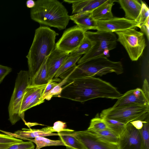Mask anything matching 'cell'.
<instances>
[{
	"label": "cell",
	"mask_w": 149,
	"mask_h": 149,
	"mask_svg": "<svg viewBox=\"0 0 149 149\" xmlns=\"http://www.w3.org/2000/svg\"><path fill=\"white\" fill-rule=\"evenodd\" d=\"M66 149H72L69 148H66Z\"/></svg>",
	"instance_id": "obj_42"
},
{
	"label": "cell",
	"mask_w": 149,
	"mask_h": 149,
	"mask_svg": "<svg viewBox=\"0 0 149 149\" xmlns=\"http://www.w3.org/2000/svg\"><path fill=\"white\" fill-rule=\"evenodd\" d=\"M61 80L58 78H54L50 81L47 85V86L44 90L43 95L46 93L53 89L58 84L57 83L59 81Z\"/></svg>",
	"instance_id": "obj_36"
},
{
	"label": "cell",
	"mask_w": 149,
	"mask_h": 149,
	"mask_svg": "<svg viewBox=\"0 0 149 149\" xmlns=\"http://www.w3.org/2000/svg\"><path fill=\"white\" fill-rule=\"evenodd\" d=\"M71 134L86 149H118L117 144L102 141L94 133L87 130L71 132Z\"/></svg>",
	"instance_id": "obj_10"
},
{
	"label": "cell",
	"mask_w": 149,
	"mask_h": 149,
	"mask_svg": "<svg viewBox=\"0 0 149 149\" xmlns=\"http://www.w3.org/2000/svg\"><path fill=\"white\" fill-rule=\"evenodd\" d=\"M141 10L138 21V27L144 23L149 18V9L147 5L142 1H141Z\"/></svg>",
	"instance_id": "obj_33"
},
{
	"label": "cell",
	"mask_w": 149,
	"mask_h": 149,
	"mask_svg": "<svg viewBox=\"0 0 149 149\" xmlns=\"http://www.w3.org/2000/svg\"><path fill=\"white\" fill-rule=\"evenodd\" d=\"M72 130L60 132L58 136L60 140L65 144L66 148L72 149H86L83 145L71 134V132H74Z\"/></svg>",
	"instance_id": "obj_20"
},
{
	"label": "cell",
	"mask_w": 149,
	"mask_h": 149,
	"mask_svg": "<svg viewBox=\"0 0 149 149\" xmlns=\"http://www.w3.org/2000/svg\"><path fill=\"white\" fill-rule=\"evenodd\" d=\"M109 129L120 136L125 131L126 124L115 120L104 118Z\"/></svg>",
	"instance_id": "obj_27"
},
{
	"label": "cell",
	"mask_w": 149,
	"mask_h": 149,
	"mask_svg": "<svg viewBox=\"0 0 149 149\" xmlns=\"http://www.w3.org/2000/svg\"><path fill=\"white\" fill-rule=\"evenodd\" d=\"M115 33L118 36L117 41L124 47L131 60H138L146 46L144 34L135 28Z\"/></svg>",
	"instance_id": "obj_6"
},
{
	"label": "cell",
	"mask_w": 149,
	"mask_h": 149,
	"mask_svg": "<svg viewBox=\"0 0 149 149\" xmlns=\"http://www.w3.org/2000/svg\"><path fill=\"white\" fill-rule=\"evenodd\" d=\"M47 58L36 72L29 85L40 86L47 84L49 82L46 67Z\"/></svg>",
	"instance_id": "obj_22"
},
{
	"label": "cell",
	"mask_w": 149,
	"mask_h": 149,
	"mask_svg": "<svg viewBox=\"0 0 149 149\" xmlns=\"http://www.w3.org/2000/svg\"><path fill=\"white\" fill-rule=\"evenodd\" d=\"M140 28L142 32L144 33L146 35L148 40H149V18L144 23L139 26L138 27Z\"/></svg>",
	"instance_id": "obj_38"
},
{
	"label": "cell",
	"mask_w": 149,
	"mask_h": 149,
	"mask_svg": "<svg viewBox=\"0 0 149 149\" xmlns=\"http://www.w3.org/2000/svg\"><path fill=\"white\" fill-rule=\"evenodd\" d=\"M135 104L149 105V100L140 88L130 90L122 95L112 107L117 108Z\"/></svg>",
	"instance_id": "obj_13"
},
{
	"label": "cell",
	"mask_w": 149,
	"mask_h": 149,
	"mask_svg": "<svg viewBox=\"0 0 149 149\" xmlns=\"http://www.w3.org/2000/svg\"><path fill=\"white\" fill-rule=\"evenodd\" d=\"M35 146L33 142L29 141L14 144L5 149H34Z\"/></svg>",
	"instance_id": "obj_34"
},
{
	"label": "cell",
	"mask_w": 149,
	"mask_h": 149,
	"mask_svg": "<svg viewBox=\"0 0 149 149\" xmlns=\"http://www.w3.org/2000/svg\"><path fill=\"white\" fill-rule=\"evenodd\" d=\"M149 112V105L135 104L117 108L112 107L103 110L100 117L117 120L126 125Z\"/></svg>",
	"instance_id": "obj_8"
},
{
	"label": "cell",
	"mask_w": 149,
	"mask_h": 149,
	"mask_svg": "<svg viewBox=\"0 0 149 149\" xmlns=\"http://www.w3.org/2000/svg\"><path fill=\"white\" fill-rule=\"evenodd\" d=\"M12 145L11 144H0V149H5Z\"/></svg>",
	"instance_id": "obj_41"
},
{
	"label": "cell",
	"mask_w": 149,
	"mask_h": 149,
	"mask_svg": "<svg viewBox=\"0 0 149 149\" xmlns=\"http://www.w3.org/2000/svg\"><path fill=\"white\" fill-rule=\"evenodd\" d=\"M117 1L107 0L92 12V16L96 21L104 20L111 19L114 16L112 12V8Z\"/></svg>",
	"instance_id": "obj_19"
},
{
	"label": "cell",
	"mask_w": 149,
	"mask_h": 149,
	"mask_svg": "<svg viewBox=\"0 0 149 149\" xmlns=\"http://www.w3.org/2000/svg\"><path fill=\"white\" fill-rule=\"evenodd\" d=\"M23 141L10 135L0 134V144H11L19 143Z\"/></svg>",
	"instance_id": "obj_35"
},
{
	"label": "cell",
	"mask_w": 149,
	"mask_h": 149,
	"mask_svg": "<svg viewBox=\"0 0 149 149\" xmlns=\"http://www.w3.org/2000/svg\"><path fill=\"white\" fill-rule=\"evenodd\" d=\"M94 133L102 141L118 144L119 136L109 129Z\"/></svg>",
	"instance_id": "obj_26"
},
{
	"label": "cell",
	"mask_w": 149,
	"mask_h": 149,
	"mask_svg": "<svg viewBox=\"0 0 149 149\" xmlns=\"http://www.w3.org/2000/svg\"><path fill=\"white\" fill-rule=\"evenodd\" d=\"M28 71L21 70L18 74L14 90L8 107L9 120L12 125L21 119L20 110L26 89L29 85Z\"/></svg>",
	"instance_id": "obj_7"
},
{
	"label": "cell",
	"mask_w": 149,
	"mask_h": 149,
	"mask_svg": "<svg viewBox=\"0 0 149 149\" xmlns=\"http://www.w3.org/2000/svg\"><path fill=\"white\" fill-rule=\"evenodd\" d=\"M66 123L61 121H57L54 124L53 126H48L42 128L41 130L47 132L53 133L56 132L58 133L60 132L67 130Z\"/></svg>",
	"instance_id": "obj_32"
},
{
	"label": "cell",
	"mask_w": 149,
	"mask_h": 149,
	"mask_svg": "<svg viewBox=\"0 0 149 149\" xmlns=\"http://www.w3.org/2000/svg\"><path fill=\"white\" fill-rule=\"evenodd\" d=\"M12 70L10 67L0 65V83Z\"/></svg>",
	"instance_id": "obj_37"
},
{
	"label": "cell",
	"mask_w": 149,
	"mask_h": 149,
	"mask_svg": "<svg viewBox=\"0 0 149 149\" xmlns=\"http://www.w3.org/2000/svg\"><path fill=\"white\" fill-rule=\"evenodd\" d=\"M35 1L33 0H28L26 2V5L27 8H33L35 6Z\"/></svg>",
	"instance_id": "obj_40"
},
{
	"label": "cell",
	"mask_w": 149,
	"mask_h": 149,
	"mask_svg": "<svg viewBox=\"0 0 149 149\" xmlns=\"http://www.w3.org/2000/svg\"><path fill=\"white\" fill-rule=\"evenodd\" d=\"M86 32L77 25L68 29L56 43L55 49L69 54L72 53L82 42Z\"/></svg>",
	"instance_id": "obj_9"
},
{
	"label": "cell",
	"mask_w": 149,
	"mask_h": 149,
	"mask_svg": "<svg viewBox=\"0 0 149 149\" xmlns=\"http://www.w3.org/2000/svg\"><path fill=\"white\" fill-rule=\"evenodd\" d=\"M30 10V16L40 24L59 30L66 28L70 20L68 12L62 3L57 0H38Z\"/></svg>",
	"instance_id": "obj_3"
},
{
	"label": "cell",
	"mask_w": 149,
	"mask_h": 149,
	"mask_svg": "<svg viewBox=\"0 0 149 149\" xmlns=\"http://www.w3.org/2000/svg\"><path fill=\"white\" fill-rule=\"evenodd\" d=\"M107 0H64L72 4V14L92 12Z\"/></svg>",
	"instance_id": "obj_15"
},
{
	"label": "cell",
	"mask_w": 149,
	"mask_h": 149,
	"mask_svg": "<svg viewBox=\"0 0 149 149\" xmlns=\"http://www.w3.org/2000/svg\"><path fill=\"white\" fill-rule=\"evenodd\" d=\"M118 146V149H142L139 130L130 123H127L125 131L119 137Z\"/></svg>",
	"instance_id": "obj_12"
},
{
	"label": "cell",
	"mask_w": 149,
	"mask_h": 149,
	"mask_svg": "<svg viewBox=\"0 0 149 149\" xmlns=\"http://www.w3.org/2000/svg\"><path fill=\"white\" fill-rule=\"evenodd\" d=\"M91 41L85 36V37L82 42L75 51L70 54V55L81 56L85 54L91 49L93 46Z\"/></svg>",
	"instance_id": "obj_31"
},
{
	"label": "cell",
	"mask_w": 149,
	"mask_h": 149,
	"mask_svg": "<svg viewBox=\"0 0 149 149\" xmlns=\"http://www.w3.org/2000/svg\"><path fill=\"white\" fill-rule=\"evenodd\" d=\"M142 149H149V116L146 119L142 128L139 130Z\"/></svg>",
	"instance_id": "obj_28"
},
{
	"label": "cell",
	"mask_w": 149,
	"mask_h": 149,
	"mask_svg": "<svg viewBox=\"0 0 149 149\" xmlns=\"http://www.w3.org/2000/svg\"><path fill=\"white\" fill-rule=\"evenodd\" d=\"M26 140L34 143L36 145L35 149H40L45 147L63 146L65 144L61 140H54L50 139L44 137H38L34 139H27Z\"/></svg>",
	"instance_id": "obj_24"
},
{
	"label": "cell",
	"mask_w": 149,
	"mask_h": 149,
	"mask_svg": "<svg viewBox=\"0 0 149 149\" xmlns=\"http://www.w3.org/2000/svg\"><path fill=\"white\" fill-rule=\"evenodd\" d=\"M104 119L99 116L98 114L91 119L87 131L95 133L97 132L108 129Z\"/></svg>",
	"instance_id": "obj_25"
},
{
	"label": "cell",
	"mask_w": 149,
	"mask_h": 149,
	"mask_svg": "<svg viewBox=\"0 0 149 149\" xmlns=\"http://www.w3.org/2000/svg\"><path fill=\"white\" fill-rule=\"evenodd\" d=\"M58 35L47 26H40L36 30L32 44L26 56L29 83L43 62L55 49L56 38Z\"/></svg>",
	"instance_id": "obj_2"
},
{
	"label": "cell",
	"mask_w": 149,
	"mask_h": 149,
	"mask_svg": "<svg viewBox=\"0 0 149 149\" xmlns=\"http://www.w3.org/2000/svg\"><path fill=\"white\" fill-rule=\"evenodd\" d=\"M70 18L77 25L86 31L97 29L96 21L93 18L92 12L74 14L70 16Z\"/></svg>",
	"instance_id": "obj_17"
},
{
	"label": "cell",
	"mask_w": 149,
	"mask_h": 149,
	"mask_svg": "<svg viewBox=\"0 0 149 149\" xmlns=\"http://www.w3.org/2000/svg\"><path fill=\"white\" fill-rule=\"evenodd\" d=\"M85 36L91 41L93 46L90 50L81 57L78 64L91 59L104 55L106 50L115 49L117 44V38L113 32L97 31H87Z\"/></svg>",
	"instance_id": "obj_5"
},
{
	"label": "cell",
	"mask_w": 149,
	"mask_h": 149,
	"mask_svg": "<svg viewBox=\"0 0 149 149\" xmlns=\"http://www.w3.org/2000/svg\"><path fill=\"white\" fill-rule=\"evenodd\" d=\"M47 84L41 85L38 88L36 93L31 99L27 109L40 104L44 102L43 98V91Z\"/></svg>",
	"instance_id": "obj_29"
},
{
	"label": "cell",
	"mask_w": 149,
	"mask_h": 149,
	"mask_svg": "<svg viewBox=\"0 0 149 149\" xmlns=\"http://www.w3.org/2000/svg\"><path fill=\"white\" fill-rule=\"evenodd\" d=\"M69 54L55 49L47 57L46 67L49 82L54 78L56 72Z\"/></svg>",
	"instance_id": "obj_14"
},
{
	"label": "cell",
	"mask_w": 149,
	"mask_h": 149,
	"mask_svg": "<svg viewBox=\"0 0 149 149\" xmlns=\"http://www.w3.org/2000/svg\"><path fill=\"white\" fill-rule=\"evenodd\" d=\"M25 129L27 130H18L13 133L1 130H0V131L5 133L6 134L10 135L16 138H18L26 140L27 139H31L38 137L59 136L60 134L58 133L46 132L41 129Z\"/></svg>",
	"instance_id": "obj_18"
},
{
	"label": "cell",
	"mask_w": 149,
	"mask_h": 149,
	"mask_svg": "<svg viewBox=\"0 0 149 149\" xmlns=\"http://www.w3.org/2000/svg\"><path fill=\"white\" fill-rule=\"evenodd\" d=\"M69 71L67 82L83 77L102 76L113 72L120 74L123 73V68L120 61H112L102 55L76 65Z\"/></svg>",
	"instance_id": "obj_4"
},
{
	"label": "cell",
	"mask_w": 149,
	"mask_h": 149,
	"mask_svg": "<svg viewBox=\"0 0 149 149\" xmlns=\"http://www.w3.org/2000/svg\"><path fill=\"white\" fill-rule=\"evenodd\" d=\"M81 56H69L65 60L56 72L54 78H57L69 69L73 67L77 62Z\"/></svg>",
	"instance_id": "obj_23"
},
{
	"label": "cell",
	"mask_w": 149,
	"mask_h": 149,
	"mask_svg": "<svg viewBox=\"0 0 149 149\" xmlns=\"http://www.w3.org/2000/svg\"><path fill=\"white\" fill-rule=\"evenodd\" d=\"M59 97L84 102L101 97L118 99L122 94L110 83L93 77L67 82Z\"/></svg>",
	"instance_id": "obj_1"
},
{
	"label": "cell",
	"mask_w": 149,
	"mask_h": 149,
	"mask_svg": "<svg viewBox=\"0 0 149 149\" xmlns=\"http://www.w3.org/2000/svg\"><path fill=\"white\" fill-rule=\"evenodd\" d=\"M121 8L124 11L126 18L138 22L141 5L137 0H118Z\"/></svg>",
	"instance_id": "obj_16"
},
{
	"label": "cell",
	"mask_w": 149,
	"mask_h": 149,
	"mask_svg": "<svg viewBox=\"0 0 149 149\" xmlns=\"http://www.w3.org/2000/svg\"><path fill=\"white\" fill-rule=\"evenodd\" d=\"M40 86L29 85L24 94L20 107V115L21 119L25 124L26 123L24 119V112L28 110L27 108L31 99Z\"/></svg>",
	"instance_id": "obj_21"
},
{
	"label": "cell",
	"mask_w": 149,
	"mask_h": 149,
	"mask_svg": "<svg viewBox=\"0 0 149 149\" xmlns=\"http://www.w3.org/2000/svg\"><path fill=\"white\" fill-rule=\"evenodd\" d=\"M142 90L147 98L149 100V84L148 82L146 79H145L144 81Z\"/></svg>",
	"instance_id": "obj_39"
},
{
	"label": "cell",
	"mask_w": 149,
	"mask_h": 149,
	"mask_svg": "<svg viewBox=\"0 0 149 149\" xmlns=\"http://www.w3.org/2000/svg\"><path fill=\"white\" fill-rule=\"evenodd\" d=\"M97 31L115 32L137 27L138 22L125 17H113L106 20L96 21Z\"/></svg>",
	"instance_id": "obj_11"
},
{
	"label": "cell",
	"mask_w": 149,
	"mask_h": 149,
	"mask_svg": "<svg viewBox=\"0 0 149 149\" xmlns=\"http://www.w3.org/2000/svg\"><path fill=\"white\" fill-rule=\"evenodd\" d=\"M68 77V76H66L51 91L44 94L43 95V99L49 100L54 96L58 97L61 93L62 87L66 84Z\"/></svg>",
	"instance_id": "obj_30"
}]
</instances>
